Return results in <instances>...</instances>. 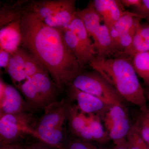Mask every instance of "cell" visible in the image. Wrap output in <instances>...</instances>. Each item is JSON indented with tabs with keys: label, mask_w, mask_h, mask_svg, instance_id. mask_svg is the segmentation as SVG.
<instances>
[{
	"label": "cell",
	"mask_w": 149,
	"mask_h": 149,
	"mask_svg": "<svg viewBox=\"0 0 149 149\" xmlns=\"http://www.w3.org/2000/svg\"><path fill=\"white\" fill-rule=\"evenodd\" d=\"M26 49L21 47L15 52L11 54L8 67L6 71L15 86L27 80L25 70Z\"/></svg>",
	"instance_id": "cell-15"
},
{
	"label": "cell",
	"mask_w": 149,
	"mask_h": 149,
	"mask_svg": "<svg viewBox=\"0 0 149 149\" xmlns=\"http://www.w3.org/2000/svg\"><path fill=\"white\" fill-rule=\"evenodd\" d=\"M75 2L66 8L62 9L53 16L42 20L48 26L55 28L68 27L75 16Z\"/></svg>",
	"instance_id": "cell-21"
},
{
	"label": "cell",
	"mask_w": 149,
	"mask_h": 149,
	"mask_svg": "<svg viewBox=\"0 0 149 149\" xmlns=\"http://www.w3.org/2000/svg\"><path fill=\"white\" fill-rule=\"evenodd\" d=\"M0 149H17V144L0 145Z\"/></svg>",
	"instance_id": "cell-33"
},
{
	"label": "cell",
	"mask_w": 149,
	"mask_h": 149,
	"mask_svg": "<svg viewBox=\"0 0 149 149\" xmlns=\"http://www.w3.org/2000/svg\"><path fill=\"white\" fill-rule=\"evenodd\" d=\"M31 111L27 102L16 88L6 84L3 101L0 104V116L19 113Z\"/></svg>",
	"instance_id": "cell-12"
},
{
	"label": "cell",
	"mask_w": 149,
	"mask_h": 149,
	"mask_svg": "<svg viewBox=\"0 0 149 149\" xmlns=\"http://www.w3.org/2000/svg\"><path fill=\"white\" fill-rule=\"evenodd\" d=\"M25 70L27 79L39 72L48 71L45 65L27 49H26Z\"/></svg>",
	"instance_id": "cell-25"
},
{
	"label": "cell",
	"mask_w": 149,
	"mask_h": 149,
	"mask_svg": "<svg viewBox=\"0 0 149 149\" xmlns=\"http://www.w3.org/2000/svg\"><path fill=\"white\" fill-rule=\"evenodd\" d=\"M48 71L39 72L16 86L21 92L31 111L45 109L56 101L59 92Z\"/></svg>",
	"instance_id": "cell-4"
},
{
	"label": "cell",
	"mask_w": 149,
	"mask_h": 149,
	"mask_svg": "<svg viewBox=\"0 0 149 149\" xmlns=\"http://www.w3.org/2000/svg\"><path fill=\"white\" fill-rule=\"evenodd\" d=\"M142 19V17L137 13L125 11L112 28L119 34H123L129 31L138 22Z\"/></svg>",
	"instance_id": "cell-24"
},
{
	"label": "cell",
	"mask_w": 149,
	"mask_h": 149,
	"mask_svg": "<svg viewBox=\"0 0 149 149\" xmlns=\"http://www.w3.org/2000/svg\"><path fill=\"white\" fill-rule=\"evenodd\" d=\"M126 140L129 149H149L148 145L140 136L135 123L132 125Z\"/></svg>",
	"instance_id": "cell-26"
},
{
	"label": "cell",
	"mask_w": 149,
	"mask_h": 149,
	"mask_svg": "<svg viewBox=\"0 0 149 149\" xmlns=\"http://www.w3.org/2000/svg\"><path fill=\"white\" fill-rule=\"evenodd\" d=\"M89 65L110 83L124 100L137 106L141 111L148 110L145 90L133 66L132 58L125 56L106 58L96 57Z\"/></svg>",
	"instance_id": "cell-2"
},
{
	"label": "cell",
	"mask_w": 149,
	"mask_h": 149,
	"mask_svg": "<svg viewBox=\"0 0 149 149\" xmlns=\"http://www.w3.org/2000/svg\"><path fill=\"white\" fill-rule=\"evenodd\" d=\"M68 27L74 33L81 46L94 59L97 56L94 43L82 21L75 15Z\"/></svg>",
	"instance_id": "cell-20"
},
{
	"label": "cell",
	"mask_w": 149,
	"mask_h": 149,
	"mask_svg": "<svg viewBox=\"0 0 149 149\" xmlns=\"http://www.w3.org/2000/svg\"><path fill=\"white\" fill-rule=\"evenodd\" d=\"M63 29L67 45L77 59L81 68L84 70L85 67L89 65L93 59L84 49L70 29L68 27H64Z\"/></svg>",
	"instance_id": "cell-19"
},
{
	"label": "cell",
	"mask_w": 149,
	"mask_h": 149,
	"mask_svg": "<svg viewBox=\"0 0 149 149\" xmlns=\"http://www.w3.org/2000/svg\"><path fill=\"white\" fill-rule=\"evenodd\" d=\"M77 104H72L68 121V130L72 137L93 141L88 124V118L80 113Z\"/></svg>",
	"instance_id": "cell-13"
},
{
	"label": "cell",
	"mask_w": 149,
	"mask_h": 149,
	"mask_svg": "<svg viewBox=\"0 0 149 149\" xmlns=\"http://www.w3.org/2000/svg\"><path fill=\"white\" fill-rule=\"evenodd\" d=\"M27 0L8 1L1 5L0 28L22 19L25 14Z\"/></svg>",
	"instance_id": "cell-17"
},
{
	"label": "cell",
	"mask_w": 149,
	"mask_h": 149,
	"mask_svg": "<svg viewBox=\"0 0 149 149\" xmlns=\"http://www.w3.org/2000/svg\"><path fill=\"white\" fill-rule=\"evenodd\" d=\"M145 95L146 97L147 100L149 101V90H145Z\"/></svg>",
	"instance_id": "cell-35"
},
{
	"label": "cell",
	"mask_w": 149,
	"mask_h": 149,
	"mask_svg": "<svg viewBox=\"0 0 149 149\" xmlns=\"http://www.w3.org/2000/svg\"><path fill=\"white\" fill-rule=\"evenodd\" d=\"M22 19L12 22L0 28V49L12 54L21 47L22 42Z\"/></svg>",
	"instance_id": "cell-10"
},
{
	"label": "cell",
	"mask_w": 149,
	"mask_h": 149,
	"mask_svg": "<svg viewBox=\"0 0 149 149\" xmlns=\"http://www.w3.org/2000/svg\"><path fill=\"white\" fill-rule=\"evenodd\" d=\"M21 29V47L45 65L60 91L83 72L67 45L63 28L50 27L35 15L26 13L22 19Z\"/></svg>",
	"instance_id": "cell-1"
},
{
	"label": "cell",
	"mask_w": 149,
	"mask_h": 149,
	"mask_svg": "<svg viewBox=\"0 0 149 149\" xmlns=\"http://www.w3.org/2000/svg\"><path fill=\"white\" fill-rule=\"evenodd\" d=\"M71 84L78 90L95 96L110 105L124 106V99L113 86L95 70L81 72Z\"/></svg>",
	"instance_id": "cell-6"
},
{
	"label": "cell",
	"mask_w": 149,
	"mask_h": 149,
	"mask_svg": "<svg viewBox=\"0 0 149 149\" xmlns=\"http://www.w3.org/2000/svg\"><path fill=\"white\" fill-rule=\"evenodd\" d=\"M135 13L149 22V0H142L141 5L135 8Z\"/></svg>",
	"instance_id": "cell-29"
},
{
	"label": "cell",
	"mask_w": 149,
	"mask_h": 149,
	"mask_svg": "<svg viewBox=\"0 0 149 149\" xmlns=\"http://www.w3.org/2000/svg\"><path fill=\"white\" fill-rule=\"evenodd\" d=\"M92 37L97 57L109 58L111 56L116 55L110 31L105 24H102Z\"/></svg>",
	"instance_id": "cell-14"
},
{
	"label": "cell",
	"mask_w": 149,
	"mask_h": 149,
	"mask_svg": "<svg viewBox=\"0 0 149 149\" xmlns=\"http://www.w3.org/2000/svg\"><path fill=\"white\" fill-rule=\"evenodd\" d=\"M120 1L124 7L135 8L141 5L142 0H120Z\"/></svg>",
	"instance_id": "cell-32"
},
{
	"label": "cell",
	"mask_w": 149,
	"mask_h": 149,
	"mask_svg": "<svg viewBox=\"0 0 149 149\" xmlns=\"http://www.w3.org/2000/svg\"><path fill=\"white\" fill-rule=\"evenodd\" d=\"M17 149H50L48 145L40 141V143H31L22 145L16 144Z\"/></svg>",
	"instance_id": "cell-30"
},
{
	"label": "cell",
	"mask_w": 149,
	"mask_h": 149,
	"mask_svg": "<svg viewBox=\"0 0 149 149\" xmlns=\"http://www.w3.org/2000/svg\"><path fill=\"white\" fill-rule=\"evenodd\" d=\"M110 149H129L128 148L127 143L123 145H119V146H115L113 148Z\"/></svg>",
	"instance_id": "cell-34"
},
{
	"label": "cell",
	"mask_w": 149,
	"mask_h": 149,
	"mask_svg": "<svg viewBox=\"0 0 149 149\" xmlns=\"http://www.w3.org/2000/svg\"><path fill=\"white\" fill-rule=\"evenodd\" d=\"M39 118L33 113H19L0 116V145H14L28 136L40 141L36 131Z\"/></svg>",
	"instance_id": "cell-5"
},
{
	"label": "cell",
	"mask_w": 149,
	"mask_h": 149,
	"mask_svg": "<svg viewBox=\"0 0 149 149\" xmlns=\"http://www.w3.org/2000/svg\"><path fill=\"white\" fill-rule=\"evenodd\" d=\"M66 149H110L98 148L91 143V141L72 137L68 139Z\"/></svg>",
	"instance_id": "cell-28"
},
{
	"label": "cell",
	"mask_w": 149,
	"mask_h": 149,
	"mask_svg": "<svg viewBox=\"0 0 149 149\" xmlns=\"http://www.w3.org/2000/svg\"><path fill=\"white\" fill-rule=\"evenodd\" d=\"M132 63L138 76L149 87V51L134 56L132 58Z\"/></svg>",
	"instance_id": "cell-23"
},
{
	"label": "cell",
	"mask_w": 149,
	"mask_h": 149,
	"mask_svg": "<svg viewBox=\"0 0 149 149\" xmlns=\"http://www.w3.org/2000/svg\"><path fill=\"white\" fill-rule=\"evenodd\" d=\"M93 5L103 19L104 24L111 30L125 12L120 0H94Z\"/></svg>",
	"instance_id": "cell-11"
},
{
	"label": "cell",
	"mask_w": 149,
	"mask_h": 149,
	"mask_svg": "<svg viewBox=\"0 0 149 149\" xmlns=\"http://www.w3.org/2000/svg\"><path fill=\"white\" fill-rule=\"evenodd\" d=\"M75 15L83 22L90 37H93L102 25V18L98 13L93 5V1L88 3L85 8L76 11Z\"/></svg>",
	"instance_id": "cell-18"
},
{
	"label": "cell",
	"mask_w": 149,
	"mask_h": 149,
	"mask_svg": "<svg viewBox=\"0 0 149 149\" xmlns=\"http://www.w3.org/2000/svg\"><path fill=\"white\" fill-rule=\"evenodd\" d=\"M73 101L67 96L45 108V113L38 119L36 131L40 141L51 148L66 149L68 141L66 124Z\"/></svg>",
	"instance_id": "cell-3"
},
{
	"label": "cell",
	"mask_w": 149,
	"mask_h": 149,
	"mask_svg": "<svg viewBox=\"0 0 149 149\" xmlns=\"http://www.w3.org/2000/svg\"><path fill=\"white\" fill-rule=\"evenodd\" d=\"M11 54L4 50L0 49V67L1 69L3 68L6 71L8 67Z\"/></svg>",
	"instance_id": "cell-31"
},
{
	"label": "cell",
	"mask_w": 149,
	"mask_h": 149,
	"mask_svg": "<svg viewBox=\"0 0 149 149\" xmlns=\"http://www.w3.org/2000/svg\"><path fill=\"white\" fill-rule=\"evenodd\" d=\"M74 2V0H27L25 14L35 15L43 20L71 5Z\"/></svg>",
	"instance_id": "cell-9"
},
{
	"label": "cell",
	"mask_w": 149,
	"mask_h": 149,
	"mask_svg": "<svg viewBox=\"0 0 149 149\" xmlns=\"http://www.w3.org/2000/svg\"><path fill=\"white\" fill-rule=\"evenodd\" d=\"M149 51V24L140 23L131 45L115 57L125 56L133 58L137 54Z\"/></svg>",
	"instance_id": "cell-16"
},
{
	"label": "cell",
	"mask_w": 149,
	"mask_h": 149,
	"mask_svg": "<svg viewBox=\"0 0 149 149\" xmlns=\"http://www.w3.org/2000/svg\"><path fill=\"white\" fill-rule=\"evenodd\" d=\"M135 123L140 136L149 146V109L147 111H141Z\"/></svg>",
	"instance_id": "cell-27"
},
{
	"label": "cell",
	"mask_w": 149,
	"mask_h": 149,
	"mask_svg": "<svg viewBox=\"0 0 149 149\" xmlns=\"http://www.w3.org/2000/svg\"><path fill=\"white\" fill-rule=\"evenodd\" d=\"M110 139L115 146L127 143V136L132 128L125 107L114 105L110 107L101 118Z\"/></svg>",
	"instance_id": "cell-7"
},
{
	"label": "cell",
	"mask_w": 149,
	"mask_h": 149,
	"mask_svg": "<svg viewBox=\"0 0 149 149\" xmlns=\"http://www.w3.org/2000/svg\"><path fill=\"white\" fill-rule=\"evenodd\" d=\"M67 97L77 102L80 111L96 116L101 118L112 105L108 104L101 99L78 90L70 84L66 88Z\"/></svg>",
	"instance_id": "cell-8"
},
{
	"label": "cell",
	"mask_w": 149,
	"mask_h": 149,
	"mask_svg": "<svg viewBox=\"0 0 149 149\" xmlns=\"http://www.w3.org/2000/svg\"><path fill=\"white\" fill-rule=\"evenodd\" d=\"M101 120L98 116L91 115L88 118V126L93 141L105 144L111 140L108 133L102 125Z\"/></svg>",
	"instance_id": "cell-22"
}]
</instances>
